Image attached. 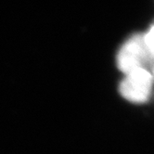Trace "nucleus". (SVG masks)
I'll use <instances>...</instances> for the list:
<instances>
[{
	"instance_id": "1",
	"label": "nucleus",
	"mask_w": 154,
	"mask_h": 154,
	"mask_svg": "<svg viewBox=\"0 0 154 154\" xmlns=\"http://www.w3.org/2000/svg\"><path fill=\"white\" fill-rule=\"evenodd\" d=\"M153 49L148 47L144 35H137L129 38L121 48L117 55V65L125 74L138 69L151 68Z\"/></svg>"
},
{
	"instance_id": "2",
	"label": "nucleus",
	"mask_w": 154,
	"mask_h": 154,
	"mask_svg": "<svg viewBox=\"0 0 154 154\" xmlns=\"http://www.w3.org/2000/svg\"><path fill=\"white\" fill-rule=\"evenodd\" d=\"M153 76L148 69H138L125 74L119 86L123 97L134 103L146 102L151 94Z\"/></svg>"
}]
</instances>
